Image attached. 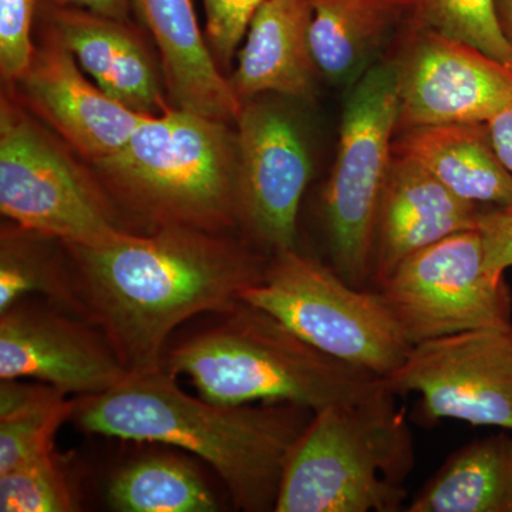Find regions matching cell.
Segmentation results:
<instances>
[{"label": "cell", "mask_w": 512, "mask_h": 512, "mask_svg": "<svg viewBox=\"0 0 512 512\" xmlns=\"http://www.w3.org/2000/svg\"><path fill=\"white\" fill-rule=\"evenodd\" d=\"M28 69L20 77V100L87 164L111 156L147 117L111 99L86 79L72 53L42 32Z\"/></svg>", "instance_id": "5bb4252c"}, {"label": "cell", "mask_w": 512, "mask_h": 512, "mask_svg": "<svg viewBox=\"0 0 512 512\" xmlns=\"http://www.w3.org/2000/svg\"><path fill=\"white\" fill-rule=\"evenodd\" d=\"M308 0H266L249 23L238 66L228 77L242 103L264 93L306 100L319 72L311 46Z\"/></svg>", "instance_id": "ac0fdd59"}, {"label": "cell", "mask_w": 512, "mask_h": 512, "mask_svg": "<svg viewBox=\"0 0 512 512\" xmlns=\"http://www.w3.org/2000/svg\"><path fill=\"white\" fill-rule=\"evenodd\" d=\"M377 291L412 346L471 330L512 332L510 289L488 274L478 228L407 256Z\"/></svg>", "instance_id": "9c48e42d"}, {"label": "cell", "mask_w": 512, "mask_h": 512, "mask_svg": "<svg viewBox=\"0 0 512 512\" xmlns=\"http://www.w3.org/2000/svg\"><path fill=\"white\" fill-rule=\"evenodd\" d=\"M56 6L87 10L96 15L106 18L130 22V15L133 12L131 0H46Z\"/></svg>", "instance_id": "4dcf8cb0"}, {"label": "cell", "mask_w": 512, "mask_h": 512, "mask_svg": "<svg viewBox=\"0 0 512 512\" xmlns=\"http://www.w3.org/2000/svg\"><path fill=\"white\" fill-rule=\"evenodd\" d=\"M36 25L66 47L80 69L127 109L144 116L173 109L163 72L131 22L39 0Z\"/></svg>", "instance_id": "9a60e30c"}, {"label": "cell", "mask_w": 512, "mask_h": 512, "mask_svg": "<svg viewBox=\"0 0 512 512\" xmlns=\"http://www.w3.org/2000/svg\"><path fill=\"white\" fill-rule=\"evenodd\" d=\"M205 37L218 66H229L249 23L266 0H201Z\"/></svg>", "instance_id": "83f0119b"}, {"label": "cell", "mask_w": 512, "mask_h": 512, "mask_svg": "<svg viewBox=\"0 0 512 512\" xmlns=\"http://www.w3.org/2000/svg\"><path fill=\"white\" fill-rule=\"evenodd\" d=\"M242 301L274 316L325 355L382 379L396 372L413 348L379 291L350 285L295 248L274 252L261 281Z\"/></svg>", "instance_id": "8992f818"}, {"label": "cell", "mask_w": 512, "mask_h": 512, "mask_svg": "<svg viewBox=\"0 0 512 512\" xmlns=\"http://www.w3.org/2000/svg\"><path fill=\"white\" fill-rule=\"evenodd\" d=\"M69 474L56 451L0 474V511H79Z\"/></svg>", "instance_id": "d4e9b609"}, {"label": "cell", "mask_w": 512, "mask_h": 512, "mask_svg": "<svg viewBox=\"0 0 512 512\" xmlns=\"http://www.w3.org/2000/svg\"><path fill=\"white\" fill-rule=\"evenodd\" d=\"M394 394L313 414L292 448L276 512H392L406 491L412 446Z\"/></svg>", "instance_id": "5b68a950"}, {"label": "cell", "mask_w": 512, "mask_h": 512, "mask_svg": "<svg viewBox=\"0 0 512 512\" xmlns=\"http://www.w3.org/2000/svg\"><path fill=\"white\" fill-rule=\"evenodd\" d=\"M384 383L393 394L419 393L426 419L512 433V332L471 330L420 343Z\"/></svg>", "instance_id": "8fae6325"}, {"label": "cell", "mask_w": 512, "mask_h": 512, "mask_svg": "<svg viewBox=\"0 0 512 512\" xmlns=\"http://www.w3.org/2000/svg\"><path fill=\"white\" fill-rule=\"evenodd\" d=\"M127 373L99 328L49 301L23 298L0 313V379L36 380L83 397Z\"/></svg>", "instance_id": "4fadbf2b"}, {"label": "cell", "mask_w": 512, "mask_h": 512, "mask_svg": "<svg viewBox=\"0 0 512 512\" xmlns=\"http://www.w3.org/2000/svg\"><path fill=\"white\" fill-rule=\"evenodd\" d=\"M39 0H0V74L16 84L35 55L33 28Z\"/></svg>", "instance_id": "4316f807"}, {"label": "cell", "mask_w": 512, "mask_h": 512, "mask_svg": "<svg viewBox=\"0 0 512 512\" xmlns=\"http://www.w3.org/2000/svg\"><path fill=\"white\" fill-rule=\"evenodd\" d=\"M495 8L501 30L512 46V0H495Z\"/></svg>", "instance_id": "1f68e13d"}, {"label": "cell", "mask_w": 512, "mask_h": 512, "mask_svg": "<svg viewBox=\"0 0 512 512\" xmlns=\"http://www.w3.org/2000/svg\"><path fill=\"white\" fill-rule=\"evenodd\" d=\"M153 36L171 106L235 124L244 103L212 55L192 0H131Z\"/></svg>", "instance_id": "e0dca14e"}, {"label": "cell", "mask_w": 512, "mask_h": 512, "mask_svg": "<svg viewBox=\"0 0 512 512\" xmlns=\"http://www.w3.org/2000/svg\"><path fill=\"white\" fill-rule=\"evenodd\" d=\"M109 503L121 512H214V495L197 471L173 457H151L111 480Z\"/></svg>", "instance_id": "7402d4cb"}, {"label": "cell", "mask_w": 512, "mask_h": 512, "mask_svg": "<svg viewBox=\"0 0 512 512\" xmlns=\"http://www.w3.org/2000/svg\"><path fill=\"white\" fill-rule=\"evenodd\" d=\"M49 239L19 225L2 229L0 313L8 311L20 299L37 293L57 308L80 316L70 266H64L53 255L46 244Z\"/></svg>", "instance_id": "603a6c76"}, {"label": "cell", "mask_w": 512, "mask_h": 512, "mask_svg": "<svg viewBox=\"0 0 512 512\" xmlns=\"http://www.w3.org/2000/svg\"><path fill=\"white\" fill-rule=\"evenodd\" d=\"M393 154L412 158L458 197L476 205L512 207V174L487 123L439 124L400 130Z\"/></svg>", "instance_id": "d6986e66"}, {"label": "cell", "mask_w": 512, "mask_h": 512, "mask_svg": "<svg viewBox=\"0 0 512 512\" xmlns=\"http://www.w3.org/2000/svg\"><path fill=\"white\" fill-rule=\"evenodd\" d=\"M414 22L480 50L512 72V46L501 30L495 0H410Z\"/></svg>", "instance_id": "cb8c5ba5"}, {"label": "cell", "mask_w": 512, "mask_h": 512, "mask_svg": "<svg viewBox=\"0 0 512 512\" xmlns=\"http://www.w3.org/2000/svg\"><path fill=\"white\" fill-rule=\"evenodd\" d=\"M313 59L340 84L360 79L377 50L412 15L410 0H308Z\"/></svg>", "instance_id": "ffe728a7"}, {"label": "cell", "mask_w": 512, "mask_h": 512, "mask_svg": "<svg viewBox=\"0 0 512 512\" xmlns=\"http://www.w3.org/2000/svg\"><path fill=\"white\" fill-rule=\"evenodd\" d=\"M481 214L480 205L448 190L423 165L394 154L377 208L373 281L379 285L419 249L478 228Z\"/></svg>", "instance_id": "2e32d148"}, {"label": "cell", "mask_w": 512, "mask_h": 512, "mask_svg": "<svg viewBox=\"0 0 512 512\" xmlns=\"http://www.w3.org/2000/svg\"><path fill=\"white\" fill-rule=\"evenodd\" d=\"M397 120L392 63L369 67L343 109L338 154L323 194L333 264L357 288L372 275L377 208L394 156Z\"/></svg>", "instance_id": "ba28073f"}, {"label": "cell", "mask_w": 512, "mask_h": 512, "mask_svg": "<svg viewBox=\"0 0 512 512\" xmlns=\"http://www.w3.org/2000/svg\"><path fill=\"white\" fill-rule=\"evenodd\" d=\"M40 127L22 104H0V211L19 227L67 245L106 241L127 225L92 168Z\"/></svg>", "instance_id": "52a82bcc"}, {"label": "cell", "mask_w": 512, "mask_h": 512, "mask_svg": "<svg viewBox=\"0 0 512 512\" xmlns=\"http://www.w3.org/2000/svg\"><path fill=\"white\" fill-rule=\"evenodd\" d=\"M409 512H512V434L460 448L424 484Z\"/></svg>", "instance_id": "44dd1931"}, {"label": "cell", "mask_w": 512, "mask_h": 512, "mask_svg": "<svg viewBox=\"0 0 512 512\" xmlns=\"http://www.w3.org/2000/svg\"><path fill=\"white\" fill-rule=\"evenodd\" d=\"M239 225L259 247L295 248L299 207L312 175L311 157L292 117L249 100L237 121Z\"/></svg>", "instance_id": "7c38bea8"}, {"label": "cell", "mask_w": 512, "mask_h": 512, "mask_svg": "<svg viewBox=\"0 0 512 512\" xmlns=\"http://www.w3.org/2000/svg\"><path fill=\"white\" fill-rule=\"evenodd\" d=\"M89 165L124 221L146 232L239 227L238 137L227 121L173 107Z\"/></svg>", "instance_id": "3957f363"}, {"label": "cell", "mask_w": 512, "mask_h": 512, "mask_svg": "<svg viewBox=\"0 0 512 512\" xmlns=\"http://www.w3.org/2000/svg\"><path fill=\"white\" fill-rule=\"evenodd\" d=\"M76 400L57 393L22 412L0 417V474L55 451V436L73 417Z\"/></svg>", "instance_id": "484cf974"}, {"label": "cell", "mask_w": 512, "mask_h": 512, "mask_svg": "<svg viewBox=\"0 0 512 512\" xmlns=\"http://www.w3.org/2000/svg\"><path fill=\"white\" fill-rule=\"evenodd\" d=\"M392 63L399 93L397 130L487 123L512 103V72L480 50L409 18Z\"/></svg>", "instance_id": "30bf717a"}, {"label": "cell", "mask_w": 512, "mask_h": 512, "mask_svg": "<svg viewBox=\"0 0 512 512\" xmlns=\"http://www.w3.org/2000/svg\"><path fill=\"white\" fill-rule=\"evenodd\" d=\"M487 127L498 157L512 174V103L487 121Z\"/></svg>", "instance_id": "f546056e"}, {"label": "cell", "mask_w": 512, "mask_h": 512, "mask_svg": "<svg viewBox=\"0 0 512 512\" xmlns=\"http://www.w3.org/2000/svg\"><path fill=\"white\" fill-rule=\"evenodd\" d=\"M224 315L171 350L163 365L171 376L190 377L208 402L291 403L316 413L392 393L382 377L325 355L247 302Z\"/></svg>", "instance_id": "277c9868"}, {"label": "cell", "mask_w": 512, "mask_h": 512, "mask_svg": "<svg viewBox=\"0 0 512 512\" xmlns=\"http://www.w3.org/2000/svg\"><path fill=\"white\" fill-rule=\"evenodd\" d=\"M173 377L164 367L128 372L110 389L79 397L72 419L89 433L190 451L214 468L238 508L274 511L286 461L315 412L195 399Z\"/></svg>", "instance_id": "7a4b0ae2"}, {"label": "cell", "mask_w": 512, "mask_h": 512, "mask_svg": "<svg viewBox=\"0 0 512 512\" xmlns=\"http://www.w3.org/2000/svg\"><path fill=\"white\" fill-rule=\"evenodd\" d=\"M478 229L484 239L485 265L495 281L512 268V207L483 211Z\"/></svg>", "instance_id": "f1b7e54d"}, {"label": "cell", "mask_w": 512, "mask_h": 512, "mask_svg": "<svg viewBox=\"0 0 512 512\" xmlns=\"http://www.w3.org/2000/svg\"><path fill=\"white\" fill-rule=\"evenodd\" d=\"M62 245L79 315L128 372L163 367L173 330L201 313L231 311L269 261L231 234L194 228L126 229L99 244Z\"/></svg>", "instance_id": "6da1fadb"}]
</instances>
